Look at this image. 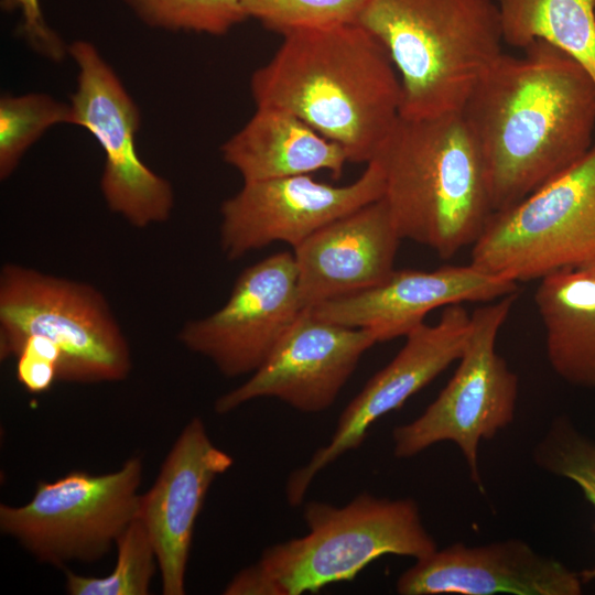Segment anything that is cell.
<instances>
[{
	"mask_svg": "<svg viewBox=\"0 0 595 595\" xmlns=\"http://www.w3.org/2000/svg\"><path fill=\"white\" fill-rule=\"evenodd\" d=\"M582 585L580 573L511 538L437 549L415 560L396 589L401 595H580Z\"/></svg>",
	"mask_w": 595,
	"mask_h": 595,
	"instance_id": "obj_17",
	"label": "cell"
},
{
	"mask_svg": "<svg viewBox=\"0 0 595 595\" xmlns=\"http://www.w3.org/2000/svg\"><path fill=\"white\" fill-rule=\"evenodd\" d=\"M72 121L71 104L47 94L3 95L0 99V178L12 175L25 152L50 128L72 125Z\"/></svg>",
	"mask_w": 595,
	"mask_h": 595,
	"instance_id": "obj_22",
	"label": "cell"
},
{
	"mask_svg": "<svg viewBox=\"0 0 595 595\" xmlns=\"http://www.w3.org/2000/svg\"><path fill=\"white\" fill-rule=\"evenodd\" d=\"M401 237L379 198L325 225L293 249L304 310L382 282Z\"/></svg>",
	"mask_w": 595,
	"mask_h": 595,
	"instance_id": "obj_18",
	"label": "cell"
},
{
	"mask_svg": "<svg viewBox=\"0 0 595 595\" xmlns=\"http://www.w3.org/2000/svg\"><path fill=\"white\" fill-rule=\"evenodd\" d=\"M68 54L78 68L69 102L72 125L89 131L104 151L99 184L108 209L138 229L166 223L175 205L174 190L138 153L137 104L93 43L74 41Z\"/></svg>",
	"mask_w": 595,
	"mask_h": 595,
	"instance_id": "obj_10",
	"label": "cell"
},
{
	"mask_svg": "<svg viewBox=\"0 0 595 595\" xmlns=\"http://www.w3.org/2000/svg\"><path fill=\"white\" fill-rule=\"evenodd\" d=\"M372 160L401 239L443 259L473 246L494 214L484 160L462 111L400 116Z\"/></svg>",
	"mask_w": 595,
	"mask_h": 595,
	"instance_id": "obj_3",
	"label": "cell"
},
{
	"mask_svg": "<svg viewBox=\"0 0 595 595\" xmlns=\"http://www.w3.org/2000/svg\"><path fill=\"white\" fill-rule=\"evenodd\" d=\"M142 469L134 456L112 473L39 482L26 504L0 505V530L44 563L97 561L139 516Z\"/></svg>",
	"mask_w": 595,
	"mask_h": 595,
	"instance_id": "obj_9",
	"label": "cell"
},
{
	"mask_svg": "<svg viewBox=\"0 0 595 595\" xmlns=\"http://www.w3.org/2000/svg\"><path fill=\"white\" fill-rule=\"evenodd\" d=\"M303 311L293 252L280 251L244 269L226 303L184 324L177 337L224 376L251 375Z\"/></svg>",
	"mask_w": 595,
	"mask_h": 595,
	"instance_id": "obj_11",
	"label": "cell"
},
{
	"mask_svg": "<svg viewBox=\"0 0 595 595\" xmlns=\"http://www.w3.org/2000/svg\"><path fill=\"white\" fill-rule=\"evenodd\" d=\"M595 261V143L574 165L495 212L470 263L519 283Z\"/></svg>",
	"mask_w": 595,
	"mask_h": 595,
	"instance_id": "obj_7",
	"label": "cell"
},
{
	"mask_svg": "<svg viewBox=\"0 0 595 595\" xmlns=\"http://www.w3.org/2000/svg\"><path fill=\"white\" fill-rule=\"evenodd\" d=\"M382 192V173L374 160L347 185L311 174L244 182L220 206V248L229 260L277 241L294 249L325 225L381 198Z\"/></svg>",
	"mask_w": 595,
	"mask_h": 595,
	"instance_id": "obj_12",
	"label": "cell"
},
{
	"mask_svg": "<svg viewBox=\"0 0 595 595\" xmlns=\"http://www.w3.org/2000/svg\"><path fill=\"white\" fill-rule=\"evenodd\" d=\"M522 51L502 53L462 111L484 160L494 213L565 172L594 144L589 74L544 41Z\"/></svg>",
	"mask_w": 595,
	"mask_h": 595,
	"instance_id": "obj_1",
	"label": "cell"
},
{
	"mask_svg": "<svg viewBox=\"0 0 595 595\" xmlns=\"http://www.w3.org/2000/svg\"><path fill=\"white\" fill-rule=\"evenodd\" d=\"M376 343L369 329L328 322L304 310L263 365L215 401V412L226 414L259 398H275L301 412H322Z\"/></svg>",
	"mask_w": 595,
	"mask_h": 595,
	"instance_id": "obj_14",
	"label": "cell"
},
{
	"mask_svg": "<svg viewBox=\"0 0 595 595\" xmlns=\"http://www.w3.org/2000/svg\"><path fill=\"white\" fill-rule=\"evenodd\" d=\"M247 18L282 36L295 31L356 23L366 0H240Z\"/></svg>",
	"mask_w": 595,
	"mask_h": 595,
	"instance_id": "obj_26",
	"label": "cell"
},
{
	"mask_svg": "<svg viewBox=\"0 0 595 595\" xmlns=\"http://www.w3.org/2000/svg\"><path fill=\"white\" fill-rule=\"evenodd\" d=\"M117 561L106 576L66 572L65 589L72 595H147L158 565L155 551L143 522L136 518L116 542Z\"/></svg>",
	"mask_w": 595,
	"mask_h": 595,
	"instance_id": "obj_23",
	"label": "cell"
},
{
	"mask_svg": "<svg viewBox=\"0 0 595 595\" xmlns=\"http://www.w3.org/2000/svg\"><path fill=\"white\" fill-rule=\"evenodd\" d=\"M470 314L462 304L445 306L435 324L425 322L405 336L394 358L375 374L346 405L329 442L288 477L289 505L300 506L316 475L338 457L361 445L370 426L400 408L462 356Z\"/></svg>",
	"mask_w": 595,
	"mask_h": 595,
	"instance_id": "obj_13",
	"label": "cell"
},
{
	"mask_svg": "<svg viewBox=\"0 0 595 595\" xmlns=\"http://www.w3.org/2000/svg\"><path fill=\"white\" fill-rule=\"evenodd\" d=\"M257 107L286 110L368 163L400 117L401 85L380 41L359 23L283 35L250 78Z\"/></svg>",
	"mask_w": 595,
	"mask_h": 595,
	"instance_id": "obj_2",
	"label": "cell"
},
{
	"mask_svg": "<svg viewBox=\"0 0 595 595\" xmlns=\"http://www.w3.org/2000/svg\"><path fill=\"white\" fill-rule=\"evenodd\" d=\"M145 24L223 35L247 20L240 0H123Z\"/></svg>",
	"mask_w": 595,
	"mask_h": 595,
	"instance_id": "obj_25",
	"label": "cell"
},
{
	"mask_svg": "<svg viewBox=\"0 0 595 595\" xmlns=\"http://www.w3.org/2000/svg\"><path fill=\"white\" fill-rule=\"evenodd\" d=\"M518 284L469 263L435 270H393L369 289L309 309L316 317L371 331L378 343L407 336L433 310L465 302H491L515 294Z\"/></svg>",
	"mask_w": 595,
	"mask_h": 595,
	"instance_id": "obj_16",
	"label": "cell"
},
{
	"mask_svg": "<svg viewBox=\"0 0 595 595\" xmlns=\"http://www.w3.org/2000/svg\"><path fill=\"white\" fill-rule=\"evenodd\" d=\"M357 23L388 52L404 118L463 111L504 53L494 0H366Z\"/></svg>",
	"mask_w": 595,
	"mask_h": 595,
	"instance_id": "obj_4",
	"label": "cell"
},
{
	"mask_svg": "<svg viewBox=\"0 0 595 595\" xmlns=\"http://www.w3.org/2000/svg\"><path fill=\"white\" fill-rule=\"evenodd\" d=\"M17 379L30 393H43L58 381L61 349L43 336L24 339L17 356Z\"/></svg>",
	"mask_w": 595,
	"mask_h": 595,
	"instance_id": "obj_27",
	"label": "cell"
},
{
	"mask_svg": "<svg viewBox=\"0 0 595 595\" xmlns=\"http://www.w3.org/2000/svg\"><path fill=\"white\" fill-rule=\"evenodd\" d=\"M303 537L266 548L259 560L238 572L226 595H301L354 580L383 555L425 558L437 544L411 498L388 499L368 493L342 507L310 501Z\"/></svg>",
	"mask_w": 595,
	"mask_h": 595,
	"instance_id": "obj_5",
	"label": "cell"
},
{
	"mask_svg": "<svg viewBox=\"0 0 595 595\" xmlns=\"http://www.w3.org/2000/svg\"><path fill=\"white\" fill-rule=\"evenodd\" d=\"M538 282L534 302L553 371L570 385L595 389V261Z\"/></svg>",
	"mask_w": 595,
	"mask_h": 595,
	"instance_id": "obj_20",
	"label": "cell"
},
{
	"mask_svg": "<svg viewBox=\"0 0 595 595\" xmlns=\"http://www.w3.org/2000/svg\"><path fill=\"white\" fill-rule=\"evenodd\" d=\"M504 43L523 50L544 41L595 82V0H499Z\"/></svg>",
	"mask_w": 595,
	"mask_h": 595,
	"instance_id": "obj_21",
	"label": "cell"
},
{
	"mask_svg": "<svg viewBox=\"0 0 595 595\" xmlns=\"http://www.w3.org/2000/svg\"><path fill=\"white\" fill-rule=\"evenodd\" d=\"M544 472L570 479L595 508V442L564 414L555 416L532 452ZM583 583L595 580V567L580 573Z\"/></svg>",
	"mask_w": 595,
	"mask_h": 595,
	"instance_id": "obj_24",
	"label": "cell"
},
{
	"mask_svg": "<svg viewBox=\"0 0 595 595\" xmlns=\"http://www.w3.org/2000/svg\"><path fill=\"white\" fill-rule=\"evenodd\" d=\"M31 335L61 349L58 381L117 382L132 369L129 342L98 288L6 262L0 270V359L15 357Z\"/></svg>",
	"mask_w": 595,
	"mask_h": 595,
	"instance_id": "obj_6",
	"label": "cell"
},
{
	"mask_svg": "<svg viewBox=\"0 0 595 595\" xmlns=\"http://www.w3.org/2000/svg\"><path fill=\"white\" fill-rule=\"evenodd\" d=\"M516 293L487 302L470 314L467 342L458 366L436 399L416 419L392 431L393 454L409 458L440 442L461 450L469 477L480 493L478 446L511 424L519 392L518 376L497 353L496 342Z\"/></svg>",
	"mask_w": 595,
	"mask_h": 595,
	"instance_id": "obj_8",
	"label": "cell"
},
{
	"mask_svg": "<svg viewBox=\"0 0 595 595\" xmlns=\"http://www.w3.org/2000/svg\"><path fill=\"white\" fill-rule=\"evenodd\" d=\"M225 163L244 182L264 181L328 171L343 175L345 150L295 115L273 107H257L253 116L220 148Z\"/></svg>",
	"mask_w": 595,
	"mask_h": 595,
	"instance_id": "obj_19",
	"label": "cell"
},
{
	"mask_svg": "<svg viewBox=\"0 0 595 595\" xmlns=\"http://www.w3.org/2000/svg\"><path fill=\"white\" fill-rule=\"evenodd\" d=\"M234 464L193 418L167 453L152 487L141 495L138 518L152 541L164 595L185 593L193 532L215 478Z\"/></svg>",
	"mask_w": 595,
	"mask_h": 595,
	"instance_id": "obj_15",
	"label": "cell"
},
{
	"mask_svg": "<svg viewBox=\"0 0 595 595\" xmlns=\"http://www.w3.org/2000/svg\"><path fill=\"white\" fill-rule=\"evenodd\" d=\"M2 6L20 11L21 33L39 53L53 61H60L68 53V46L45 23L39 0H2Z\"/></svg>",
	"mask_w": 595,
	"mask_h": 595,
	"instance_id": "obj_28",
	"label": "cell"
}]
</instances>
